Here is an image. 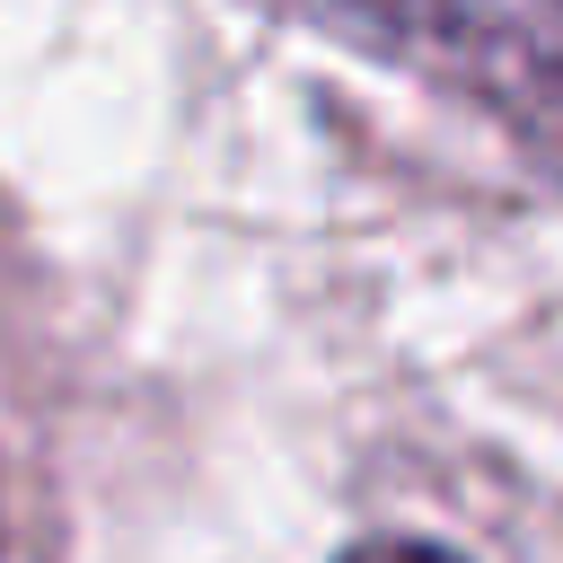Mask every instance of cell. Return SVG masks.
Segmentation results:
<instances>
[{"mask_svg":"<svg viewBox=\"0 0 563 563\" xmlns=\"http://www.w3.org/2000/svg\"><path fill=\"white\" fill-rule=\"evenodd\" d=\"M334 563H466L457 545H431V537H361V545H343Z\"/></svg>","mask_w":563,"mask_h":563,"instance_id":"2","label":"cell"},{"mask_svg":"<svg viewBox=\"0 0 563 563\" xmlns=\"http://www.w3.org/2000/svg\"><path fill=\"white\" fill-rule=\"evenodd\" d=\"M334 44L431 79L563 185V0H282Z\"/></svg>","mask_w":563,"mask_h":563,"instance_id":"1","label":"cell"}]
</instances>
